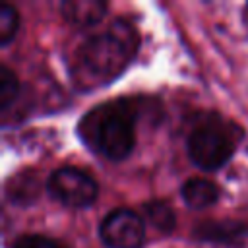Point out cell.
I'll return each instance as SVG.
<instances>
[{
    "label": "cell",
    "instance_id": "obj_9",
    "mask_svg": "<svg viewBox=\"0 0 248 248\" xmlns=\"http://www.w3.org/2000/svg\"><path fill=\"white\" fill-rule=\"evenodd\" d=\"M182 200L194 207V209H203V207H209L213 205L217 200H219V188L205 180V178H190L182 184Z\"/></svg>",
    "mask_w": 248,
    "mask_h": 248
},
{
    "label": "cell",
    "instance_id": "obj_4",
    "mask_svg": "<svg viewBox=\"0 0 248 248\" xmlns=\"http://www.w3.org/2000/svg\"><path fill=\"white\" fill-rule=\"evenodd\" d=\"M46 190L54 200L70 207L91 205L99 194L97 182L85 170L76 167L56 169L46 180Z\"/></svg>",
    "mask_w": 248,
    "mask_h": 248
},
{
    "label": "cell",
    "instance_id": "obj_6",
    "mask_svg": "<svg viewBox=\"0 0 248 248\" xmlns=\"http://www.w3.org/2000/svg\"><path fill=\"white\" fill-rule=\"evenodd\" d=\"M60 12L66 21L85 27L103 19L107 12V4L101 0H66L62 2Z\"/></svg>",
    "mask_w": 248,
    "mask_h": 248
},
{
    "label": "cell",
    "instance_id": "obj_7",
    "mask_svg": "<svg viewBox=\"0 0 248 248\" xmlns=\"http://www.w3.org/2000/svg\"><path fill=\"white\" fill-rule=\"evenodd\" d=\"M246 225L232 219L223 221H203L194 227V236L207 242H232L246 234Z\"/></svg>",
    "mask_w": 248,
    "mask_h": 248
},
{
    "label": "cell",
    "instance_id": "obj_5",
    "mask_svg": "<svg viewBox=\"0 0 248 248\" xmlns=\"http://www.w3.org/2000/svg\"><path fill=\"white\" fill-rule=\"evenodd\" d=\"M99 234L108 248H140L145 238L143 219L132 209H112L105 215Z\"/></svg>",
    "mask_w": 248,
    "mask_h": 248
},
{
    "label": "cell",
    "instance_id": "obj_8",
    "mask_svg": "<svg viewBox=\"0 0 248 248\" xmlns=\"http://www.w3.org/2000/svg\"><path fill=\"white\" fill-rule=\"evenodd\" d=\"M41 182L37 172L33 170H21L14 174L6 184V198L14 205H29L39 198Z\"/></svg>",
    "mask_w": 248,
    "mask_h": 248
},
{
    "label": "cell",
    "instance_id": "obj_3",
    "mask_svg": "<svg viewBox=\"0 0 248 248\" xmlns=\"http://www.w3.org/2000/svg\"><path fill=\"white\" fill-rule=\"evenodd\" d=\"M232 130V124H223L219 120L198 124L190 132L186 143L192 163L203 170H215L223 167L232 157L238 141Z\"/></svg>",
    "mask_w": 248,
    "mask_h": 248
},
{
    "label": "cell",
    "instance_id": "obj_13",
    "mask_svg": "<svg viewBox=\"0 0 248 248\" xmlns=\"http://www.w3.org/2000/svg\"><path fill=\"white\" fill-rule=\"evenodd\" d=\"M12 248H64V246L41 234H27V236L17 238Z\"/></svg>",
    "mask_w": 248,
    "mask_h": 248
},
{
    "label": "cell",
    "instance_id": "obj_1",
    "mask_svg": "<svg viewBox=\"0 0 248 248\" xmlns=\"http://www.w3.org/2000/svg\"><path fill=\"white\" fill-rule=\"evenodd\" d=\"M140 45L136 29L116 19L108 29L85 39L70 64L72 83L79 91H91L114 81L132 62Z\"/></svg>",
    "mask_w": 248,
    "mask_h": 248
},
{
    "label": "cell",
    "instance_id": "obj_12",
    "mask_svg": "<svg viewBox=\"0 0 248 248\" xmlns=\"http://www.w3.org/2000/svg\"><path fill=\"white\" fill-rule=\"evenodd\" d=\"M19 27V14L14 6L2 4L0 6V45L6 46L17 33Z\"/></svg>",
    "mask_w": 248,
    "mask_h": 248
},
{
    "label": "cell",
    "instance_id": "obj_11",
    "mask_svg": "<svg viewBox=\"0 0 248 248\" xmlns=\"http://www.w3.org/2000/svg\"><path fill=\"white\" fill-rule=\"evenodd\" d=\"M19 93V81L8 66H0V108L8 110Z\"/></svg>",
    "mask_w": 248,
    "mask_h": 248
},
{
    "label": "cell",
    "instance_id": "obj_2",
    "mask_svg": "<svg viewBox=\"0 0 248 248\" xmlns=\"http://www.w3.org/2000/svg\"><path fill=\"white\" fill-rule=\"evenodd\" d=\"M136 118L138 110L132 101L116 99L101 103L83 114L78 134L89 149L110 161H120L134 149Z\"/></svg>",
    "mask_w": 248,
    "mask_h": 248
},
{
    "label": "cell",
    "instance_id": "obj_10",
    "mask_svg": "<svg viewBox=\"0 0 248 248\" xmlns=\"http://www.w3.org/2000/svg\"><path fill=\"white\" fill-rule=\"evenodd\" d=\"M143 213L147 217V221L161 232H170L174 229V223H176V217H174V211L172 207L163 202V200H151L143 205Z\"/></svg>",
    "mask_w": 248,
    "mask_h": 248
}]
</instances>
